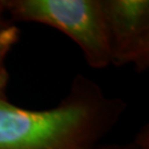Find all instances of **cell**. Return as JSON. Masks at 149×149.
<instances>
[{
  "label": "cell",
  "instance_id": "obj_1",
  "mask_svg": "<svg viewBox=\"0 0 149 149\" xmlns=\"http://www.w3.org/2000/svg\"><path fill=\"white\" fill-rule=\"evenodd\" d=\"M127 104L76 75L58 106L26 109L0 96V149H97Z\"/></svg>",
  "mask_w": 149,
  "mask_h": 149
},
{
  "label": "cell",
  "instance_id": "obj_2",
  "mask_svg": "<svg viewBox=\"0 0 149 149\" xmlns=\"http://www.w3.org/2000/svg\"><path fill=\"white\" fill-rule=\"evenodd\" d=\"M17 20L52 27L75 42L93 69L111 65L100 0H2Z\"/></svg>",
  "mask_w": 149,
  "mask_h": 149
},
{
  "label": "cell",
  "instance_id": "obj_3",
  "mask_svg": "<svg viewBox=\"0 0 149 149\" xmlns=\"http://www.w3.org/2000/svg\"><path fill=\"white\" fill-rule=\"evenodd\" d=\"M111 65L149 68V1L100 0Z\"/></svg>",
  "mask_w": 149,
  "mask_h": 149
},
{
  "label": "cell",
  "instance_id": "obj_4",
  "mask_svg": "<svg viewBox=\"0 0 149 149\" xmlns=\"http://www.w3.org/2000/svg\"><path fill=\"white\" fill-rule=\"evenodd\" d=\"M6 13L5 6L0 0V63H5L7 54L19 39V29L7 19Z\"/></svg>",
  "mask_w": 149,
  "mask_h": 149
},
{
  "label": "cell",
  "instance_id": "obj_5",
  "mask_svg": "<svg viewBox=\"0 0 149 149\" xmlns=\"http://www.w3.org/2000/svg\"><path fill=\"white\" fill-rule=\"evenodd\" d=\"M97 149H149V129L148 126L143 127L135 136V138L126 145H112L98 147Z\"/></svg>",
  "mask_w": 149,
  "mask_h": 149
},
{
  "label": "cell",
  "instance_id": "obj_6",
  "mask_svg": "<svg viewBox=\"0 0 149 149\" xmlns=\"http://www.w3.org/2000/svg\"><path fill=\"white\" fill-rule=\"evenodd\" d=\"M8 79H9V74L6 69L5 63H0V96L6 95L5 92L7 83H8Z\"/></svg>",
  "mask_w": 149,
  "mask_h": 149
}]
</instances>
